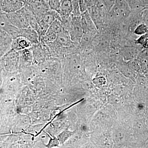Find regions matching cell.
<instances>
[{
  "label": "cell",
  "instance_id": "e0dca14e",
  "mask_svg": "<svg viewBox=\"0 0 148 148\" xmlns=\"http://www.w3.org/2000/svg\"><path fill=\"white\" fill-rule=\"evenodd\" d=\"M148 27L146 24H139L135 28L134 33L135 35L138 36H142L147 33Z\"/></svg>",
  "mask_w": 148,
  "mask_h": 148
},
{
  "label": "cell",
  "instance_id": "7c38bea8",
  "mask_svg": "<svg viewBox=\"0 0 148 148\" xmlns=\"http://www.w3.org/2000/svg\"><path fill=\"white\" fill-rule=\"evenodd\" d=\"M33 44L24 37L21 36L14 39L12 48L17 50H24L32 47Z\"/></svg>",
  "mask_w": 148,
  "mask_h": 148
},
{
  "label": "cell",
  "instance_id": "4fadbf2b",
  "mask_svg": "<svg viewBox=\"0 0 148 148\" xmlns=\"http://www.w3.org/2000/svg\"><path fill=\"white\" fill-rule=\"evenodd\" d=\"M73 7L71 0H61L58 13L61 16H68L73 14Z\"/></svg>",
  "mask_w": 148,
  "mask_h": 148
},
{
  "label": "cell",
  "instance_id": "7402d4cb",
  "mask_svg": "<svg viewBox=\"0 0 148 148\" xmlns=\"http://www.w3.org/2000/svg\"><path fill=\"white\" fill-rule=\"evenodd\" d=\"M141 60L144 61H148V48H145L139 53L138 56Z\"/></svg>",
  "mask_w": 148,
  "mask_h": 148
},
{
  "label": "cell",
  "instance_id": "2e32d148",
  "mask_svg": "<svg viewBox=\"0 0 148 148\" xmlns=\"http://www.w3.org/2000/svg\"><path fill=\"white\" fill-rule=\"evenodd\" d=\"M47 1L50 10L58 13L61 5V0H47Z\"/></svg>",
  "mask_w": 148,
  "mask_h": 148
},
{
  "label": "cell",
  "instance_id": "8992f818",
  "mask_svg": "<svg viewBox=\"0 0 148 148\" xmlns=\"http://www.w3.org/2000/svg\"><path fill=\"white\" fill-rule=\"evenodd\" d=\"M63 30L61 21L59 19H56L47 29L45 34L43 36L45 37L46 40L48 42H53L55 41L57 35Z\"/></svg>",
  "mask_w": 148,
  "mask_h": 148
},
{
  "label": "cell",
  "instance_id": "44dd1931",
  "mask_svg": "<svg viewBox=\"0 0 148 148\" xmlns=\"http://www.w3.org/2000/svg\"><path fill=\"white\" fill-rule=\"evenodd\" d=\"M124 132L122 131H119V130L115 132L114 135L115 140L117 142H122L124 140Z\"/></svg>",
  "mask_w": 148,
  "mask_h": 148
},
{
  "label": "cell",
  "instance_id": "52a82bcc",
  "mask_svg": "<svg viewBox=\"0 0 148 148\" xmlns=\"http://www.w3.org/2000/svg\"><path fill=\"white\" fill-rule=\"evenodd\" d=\"M24 5V0H2L1 3L3 10L8 13L19 10Z\"/></svg>",
  "mask_w": 148,
  "mask_h": 148
},
{
  "label": "cell",
  "instance_id": "6da1fadb",
  "mask_svg": "<svg viewBox=\"0 0 148 148\" xmlns=\"http://www.w3.org/2000/svg\"><path fill=\"white\" fill-rule=\"evenodd\" d=\"M24 6L32 12L37 22L47 11L50 10L45 0H24Z\"/></svg>",
  "mask_w": 148,
  "mask_h": 148
},
{
  "label": "cell",
  "instance_id": "603a6c76",
  "mask_svg": "<svg viewBox=\"0 0 148 148\" xmlns=\"http://www.w3.org/2000/svg\"><path fill=\"white\" fill-rule=\"evenodd\" d=\"M79 6L81 13L82 14L88 10L86 0H79Z\"/></svg>",
  "mask_w": 148,
  "mask_h": 148
},
{
  "label": "cell",
  "instance_id": "cb8c5ba5",
  "mask_svg": "<svg viewBox=\"0 0 148 148\" xmlns=\"http://www.w3.org/2000/svg\"><path fill=\"white\" fill-rule=\"evenodd\" d=\"M121 71L122 73H123L125 75H126L127 76L131 77L133 75L132 70L128 67H123L121 68Z\"/></svg>",
  "mask_w": 148,
  "mask_h": 148
},
{
  "label": "cell",
  "instance_id": "83f0119b",
  "mask_svg": "<svg viewBox=\"0 0 148 148\" xmlns=\"http://www.w3.org/2000/svg\"><path fill=\"white\" fill-rule=\"evenodd\" d=\"M147 116H148V110L147 111Z\"/></svg>",
  "mask_w": 148,
  "mask_h": 148
},
{
  "label": "cell",
  "instance_id": "d4e9b609",
  "mask_svg": "<svg viewBox=\"0 0 148 148\" xmlns=\"http://www.w3.org/2000/svg\"><path fill=\"white\" fill-rule=\"evenodd\" d=\"M148 36L147 34L142 35L138 39L136 40L135 42L137 44H138L142 45H143V44L145 42Z\"/></svg>",
  "mask_w": 148,
  "mask_h": 148
},
{
  "label": "cell",
  "instance_id": "d6986e66",
  "mask_svg": "<svg viewBox=\"0 0 148 148\" xmlns=\"http://www.w3.org/2000/svg\"><path fill=\"white\" fill-rule=\"evenodd\" d=\"M125 1L128 3L131 10L138 9L140 7V0H125Z\"/></svg>",
  "mask_w": 148,
  "mask_h": 148
},
{
  "label": "cell",
  "instance_id": "30bf717a",
  "mask_svg": "<svg viewBox=\"0 0 148 148\" xmlns=\"http://www.w3.org/2000/svg\"><path fill=\"white\" fill-rule=\"evenodd\" d=\"M21 36L24 37L32 44H37L39 43L40 37L38 32L32 28L21 29Z\"/></svg>",
  "mask_w": 148,
  "mask_h": 148
},
{
  "label": "cell",
  "instance_id": "5bb4252c",
  "mask_svg": "<svg viewBox=\"0 0 148 148\" xmlns=\"http://www.w3.org/2000/svg\"><path fill=\"white\" fill-rule=\"evenodd\" d=\"M73 14L68 16H61V23L63 30L70 33L71 29L73 18Z\"/></svg>",
  "mask_w": 148,
  "mask_h": 148
},
{
  "label": "cell",
  "instance_id": "ac0fdd59",
  "mask_svg": "<svg viewBox=\"0 0 148 148\" xmlns=\"http://www.w3.org/2000/svg\"><path fill=\"white\" fill-rule=\"evenodd\" d=\"M73 7V16H80L81 15L80 10L79 0H71Z\"/></svg>",
  "mask_w": 148,
  "mask_h": 148
},
{
  "label": "cell",
  "instance_id": "f1b7e54d",
  "mask_svg": "<svg viewBox=\"0 0 148 148\" xmlns=\"http://www.w3.org/2000/svg\"><path fill=\"white\" fill-rule=\"evenodd\" d=\"M45 1H47V0H45Z\"/></svg>",
  "mask_w": 148,
  "mask_h": 148
},
{
  "label": "cell",
  "instance_id": "f546056e",
  "mask_svg": "<svg viewBox=\"0 0 148 148\" xmlns=\"http://www.w3.org/2000/svg\"></svg>",
  "mask_w": 148,
  "mask_h": 148
},
{
  "label": "cell",
  "instance_id": "ffe728a7",
  "mask_svg": "<svg viewBox=\"0 0 148 148\" xmlns=\"http://www.w3.org/2000/svg\"><path fill=\"white\" fill-rule=\"evenodd\" d=\"M102 1L106 10L110 12L114 5L116 0H102Z\"/></svg>",
  "mask_w": 148,
  "mask_h": 148
},
{
  "label": "cell",
  "instance_id": "3957f363",
  "mask_svg": "<svg viewBox=\"0 0 148 148\" xmlns=\"http://www.w3.org/2000/svg\"><path fill=\"white\" fill-rule=\"evenodd\" d=\"M131 11L125 0H116L114 5L109 12L115 18L121 19L128 17Z\"/></svg>",
  "mask_w": 148,
  "mask_h": 148
},
{
  "label": "cell",
  "instance_id": "ba28073f",
  "mask_svg": "<svg viewBox=\"0 0 148 148\" xmlns=\"http://www.w3.org/2000/svg\"><path fill=\"white\" fill-rule=\"evenodd\" d=\"M80 17L84 34L87 32L96 33L97 28L90 16L89 11L87 10L82 14Z\"/></svg>",
  "mask_w": 148,
  "mask_h": 148
},
{
  "label": "cell",
  "instance_id": "7a4b0ae2",
  "mask_svg": "<svg viewBox=\"0 0 148 148\" xmlns=\"http://www.w3.org/2000/svg\"><path fill=\"white\" fill-rule=\"evenodd\" d=\"M56 19H59L61 21V16L58 12L51 10L41 17L38 21L39 27L38 33L40 38L45 34L50 25Z\"/></svg>",
  "mask_w": 148,
  "mask_h": 148
},
{
  "label": "cell",
  "instance_id": "9c48e42d",
  "mask_svg": "<svg viewBox=\"0 0 148 148\" xmlns=\"http://www.w3.org/2000/svg\"><path fill=\"white\" fill-rule=\"evenodd\" d=\"M121 54L125 60H134L139 55L138 49L134 46H125L122 47L120 50Z\"/></svg>",
  "mask_w": 148,
  "mask_h": 148
},
{
  "label": "cell",
  "instance_id": "9a60e30c",
  "mask_svg": "<svg viewBox=\"0 0 148 148\" xmlns=\"http://www.w3.org/2000/svg\"><path fill=\"white\" fill-rule=\"evenodd\" d=\"M5 29L12 36L14 39L21 36V29L14 25L6 26Z\"/></svg>",
  "mask_w": 148,
  "mask_h": 148
},
{
  "label": "cell",
  "instance_id": "4316f807",
  "mask_svg": "<svg viewBox=\"0 0 148 148\" xmlns=\"http://www.w3.org/2000/svg\"><path fill=\"white\" fill-rule=\"evenodd\" d=\"M141 1H143L144 2H148V0H141Z\"/></svg>",
  "mask_w": 148,
  "mask_h": 148
},
{
  "label": "cell",
  "instance_id": "277c9868",
  "mask_svg": "<svg viewBox=\"0 0 148 148\" xmlns=\"http://www.w3.org/2000/svg\"><path fill=\"white\" fill-rule=\"evenodd\" d=\"M23 7L15 12L8 13V17L12 24L15 27L21 29L31 28L25 17Z\"/></svg>",
  "mask_w": 148,
  "mask_h": 148
},
{
  "label": "cell",
  "instance_id": "5b68a950",
  "mask_svg": "<svg viewBox=\"0 0 148 148\" xmlns=\"http://www.w3.org/2000/svg\"><path fill=\"white\" fill-rule=\"evenodd\" d=\"M70 36L73 42L80 43L84 34L80 16H73Z\"/></svg>",
  "mask_w": 148,
  "mask_h": 148
},
{
  "label": "cell",
  "instance_id": "484cf974",
  "mask_svg": "<svg viewBox=\"0 0 148 148\" xmlns=\"http://www.w3.org/2000/svg\"><path fill=\"white\" fill-rule=\"evenodd\" d=\"M143 46L144 47H145V48H148V36L145 42L143 44Z\"/></svg>",
  "mask_w": 148,
  "mask_h": 148
},
{
  "label": "cell",
  "instance_id": "8fae6325",
  "mask_svg": "<svg viewBox=\"0 0 148 148\" xmlns=\"http://www.w3.org/2000/svg\"><path fill=\"white\" fill-rule=\"evenodd\" d=\"M54 42L58 45L63 47L70 46L73 42L69 32L63 30L57 35Z\"/></svg>",
  "mask_w": 148,
  "mask_h": 148
}]
</instances>
